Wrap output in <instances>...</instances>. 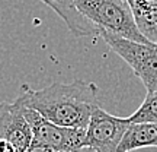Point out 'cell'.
Wrapping results in <instances>:
<instances>
[{
    "label": "cell",
    "mask_w": 157,
    "mask_h": 152,
    "mask_svg": "<svg viewBox=\"0 0 157 152\" xmlns=\"http://www.w3.org/2000/svg\"><path fill=\"white\" fill-rule=\"evenodd\" d=\"M99 88L93 82L73 80L54 82L42 89L23 86L21 98L25 105L35 110L48 121L63 127L86 130L92 113L99 107Z\"/></svg>",
    "instance_id": "cell-1"
},
{
    "label": "cell",
    "mask_w": 157,
    "mask_h": 152,
    "mask_svg": "<svg viewBox=\"0 0 157 152\" xmlns=\"http://www.w3.org/2000/svg\"><path fill=\"white\" fill-rule=\"evenodd\" d=\"M80 13L99 31L119 35L122 38L150 43L135 23L132 10L125 0H73Z\"/></svg>",
    "instance_id": "cell-2"
},
{
    "label": "cell",
    "mask_w": 157,
    "mask_h": 152,
    "mask_svg": "<svg viewBox=\"0 0 157 152\" xmlns=\"http://www.w3.org/2000/svg\"><path fill=\"white\" fill-rule=\"evenodd\" d=\"M99 35L134 70L146 86L147 94L157 91V43H137L106 31H99Z\"/></svg>",
    "instance_id": "cell-3"
},
{
    "label": "cell",
    "mask_w": 157,
    "mask_h": 152,
    "mask_svg": "<svg viewBox=\"0 0 157 152\" xmlns=\"http://www.w3.org/2000/svg\"><path fill=\"white\" fill-rule=\"evenodd\" d=\"M26 117L32 127V146L50 148L58 152H76L83 148L86 130L51 123L29 107Z\"/></svg>",
    "instance_id": "cell-4"
},
{
    "label": "cell",
    "mask_w": 157,
    "mask_h": 152,
    "mask_svg": "<svg viewBox=\"0 0 157 152\" xmlns=\"http://www.w3.org/2000/svg\"><path fill=\"white\" fill-rule=\"evenodd\" d=\"M129 124L128 118L112 116L98 107L92 113L86 129L83 148H90L95 152H117Z\"/></svg>",
    "instance_id": "cell-5"
},
{
    "label": "cell",
    "mask_w": 157,
    "mask_h": 152,
    "mask_svg": "<svg viewBox=\"0 0 157 152\" xmlns=\"http://www.w3.org/2000/svg\"><path fill=\"white\" fill-rule=\"evenodd\" d=\"M28 107L21 97L13 102H2L0 132L17 152H28L32 146V127L26 117Z\"/></svg>",
    "instance_id": "cell-6"
},
{
    "label": "cell",
    "mask_w": 157,
    "mask_h": 152,
    "mask_svg": "<svg viewBox=\"0 0 157 152\" xmlns=\"http://www.w3.org/2000/svg\"><path fill=\"white\" fill-rule=\"evenodd\" d=\"M41 2H44L45 5L51 7L61 18L64 23L67 25L68 31L74 37L99 35V29L80 13V10L73 3V0H41Z\"/></svg>",
    "instance_id": "cell-7"
},
{
    "label": "cell",
    "mask_w": 157,
    "mask_h": 152,
    "mask_svg": "<svg viewBox=\"0 0 157 152\" xmlns=\"http://www.w3.org/2000/svg\"><path fill=\"white\" fill-rule=\"evenodd\" d=\"M150 146L157 148V123H131L117 152H132Z\"/></svg>",
    "instance_id": "cell-8"
},
{
    "label": "cell",
    "mask_w": 157,
    "mask_h": 152,
    "mask_svg": "<svg viewBox=\"0 0 157 152\" xmlns=\"http://www.w3.org/2000/svg\"><path fill=\"white\" fill-rule=\"evenodd\" d=\"M135 23L150 43H157V0H129Z\"/></svg>",
    "instance_id": "cell-9"
},
{
    "label": "cell",
    "mask_w": 157,
    "mask_h": 152,
    "mask_svg": "<svg viewBox=\"0 0 157 152\" xmlns=\"http://www.w3.org/2000/svg\"><path fill=\"white\" fill-rule=\"evenodd\" d=\"M131 123H157V91L148 92L140 107L128 117Z\"/></svg>",
    "instance_id": "cell-10"
},
{
    "label": "cell",
    "mask_w": 157,
    "mask_h": 152,
    "mask_svg": "<svg viewBox=\"0 0 157 152\" xmlns=\"http://www.w3.org/2000/svg\"><path fill=\"white\" fill-rule=\"evenodd\" d=\"M28 152H58V151H54V149L44 148V146H31Z\"/></svg>",
    "instance_id": "cell-11"
},
{
    "label": "cell",
    "mask_w": 157,
    "mask_h": 152,
    "mask_svg": "<svg viewBox=\"0 0 157 152\" xmlns=\"http://www.w3.org/2000/svg\"><path fill=\"white\" fill-rule=\"evenodd\" d=\"M76 152H95V151H92L90 148H82V149H78V151Z\"/></svg>",
    "instance_id": "cell-12"
},
{
    "label": "cell",
    "mask_w": 157,
    "mask_h": 152,
    "mask_svg": "<svg viewBox=\"0 0 157 152\" xmlns=\"http://www.w3.org/2000/svg\"><path fill=\"white\" fill-rule=\"evenodd\" d=\"M0 113H2V102H0ZM0 138H3V136H2V132H0Z\"/></svg>",
    "instance_id": "cell-13"
}]
</instances>
